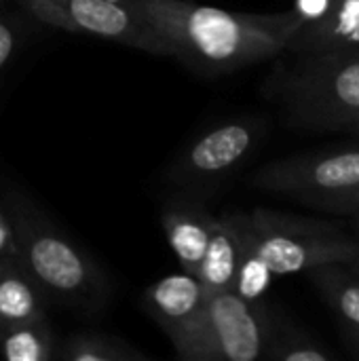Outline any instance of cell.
Wrapping results in <instances>:
<instances>
[{"mask_svg":"<svg viewBox=\"0 0 359 361\" xmlns=\"http://www.w3.org/2000/svg\"><path fill=\"white\" fill-rule=\"evenodd\" d=\"M138 11L163 40L167 57L201 76H220L279 57L303 25L296 8L262 15L193 0H140Z\"/></svg>","mask_w":359,"mask_h":361,"instance_id":"cell-1","label":"cell"},{"mask_svg":"<svg viewBox=\"0 0 359 361\" xmlns=\"http://www.w3.org/2000/svg\"><path fill=\"white\" fill-rule=\"evenodd\" d=\"M17 260L47 298L95 315L110 300V281L99 264L19 192L4 197Z\"/></svg>","mask_w":359,"mask_h":361,"instance_id":"cell-2","label":"cell"},{"mask_svg":"<svg viewBox=\"0 0 359 361\" xmlns=\"http://www.w3.org/2000/svg\"><path fill=\"white\" fill-rule=\"evenodd\" d=\"M262 91L292 127L359 131V55L290 53Z\"/></svg>","mask_w":359,"mask_h":361,"instance_id":"cell-3","label":"cell"},{"mask_svg":"<svg viewBox=\"0 0 359 361\" xmlns=\"http://www.w3.org/2000/svg\"><path fill=\"white\" fill-rule=\"evenodd\" d=\"M243 235L273 275H292L322 264H351L359 258V241L334 224L254 209L239 214Z\"/></svg>","mask_w":359,"mask_h":361,"instance_id":"cell-4","label":"cell"},{"mask_svg":"<svg viewBox=\"0 0 359 361\" xmlns=\"http://www.w3.org/2000/svg\"><path fill=\"white\" fill-rule=\"evenodd\" d=\"M267 307L233 290L209 292L203 317L178 353L182 361H256L264 357Z\"/></svg>","mask_w":359,"mask_h":361,"instance_id":"cell-5","label":"cell"},{"mask_svg":"<svg viewBox=\"0 0 359 361\" xmlns=\"http://www.w3.org/2000/svg\"><path fill=\"white\" fill-rule=\"evenodd\" d=\"M30 17L74 34L167 57L163 40L138 8L110 0H15Z\"/></svg>","mask_w":359,"mask_h":361,"instance_id":"cell-6","label":"cell"},{"mask_svg":"<svg viewBox=\"0 0 359 361\" xmlns=\"http://www.w3.org/2000/svg\"><path fill=\"white\" fill-rule=\"evenodd\" d=\"M258 121H229L203 131L169 165L165 180L186 195H203L226 180L256 148Z\"/></svg>","mask_w":359,"mask_h":361,"instance_id":"cell-7","label":"cell"},{"mask_svg":"<svg viewBox=\"0 0 359 361\" xmlns=\"http://www.w3.org/2000/svg\"><path fill=\"white\" fill-rule=\"evenodd\" d=\"M250 184L258 190L303 199L349 190L359 184V146L288 157L260 167Z\"/></svg>","mask_w":359,"mask_h":361,"instance_id":"cell-8","label":"cell"},{"mask_svg":"<svg viewBox=\"0 0 359 361\" xmlns=\"http://www.w3.org/2000/svg\"><path fill=\"white\" fill-rule=\"evenodd\" d=\"M303 19L288 44L296 55H359V0H296Z\"/></svg>","mask_w":359,"mask_h":361,"instance_id":"cell-9","label":"cell"},{"mask_svg":"<svg viewBox=\"0 0 359 361\" xmlns=\"http://www.w3.org/2000/svg\"><path fill=\"white\" fill-rule=\"evenodd\" d=\"M209 292L195 273L180 271L161 277L144 292V309L171 341L176 355L193 338Z\"/></svg>","mask_w":359,"mask_h":361,"instance_id":"cell-10","label":"cell"},{"mask_svg":"<svg viewBox=\"0 0 359 361\" xmlns=\"http://www.w3.org/2000/svg\"><path fill=\"white\" fill-rule=\"evenodd\" d=\"M216 216L205 209V205L195 195L171 197L161 214L163 233L171 252L176 254L182 271L195 273L203 252L207 247Z\"/></svg>","mask_w":359,"mask_h":361,"instance_id":"cell-11","label":"cell"},{"mask_svg":"<svg viewBox=\"0 0 359 361\" xmlns=\"http://www.w3.org/2000/svg\"><path fill=\"white\" fill-rule=\"evenodd\" d=\"M243 256V233L237 214L216 218L203 258L195 271L207 292H224L233 288Z\"/></svg>","mask_w":359,"mask_h":361,"instance_id":"cell-12","label":"cell"},{"mask_svg":"<svg viewBox=\"0 0 359 361\" xmlns=\"http://www.w3.org/2000/svg\"><path fill=\"white\" fill-rule=\"evenodd\" d=\"M47 300L17 258L0 256V328L47 315Z\"/></svg>","mask_w":359,"mask_h":361,"instance_id":"cell-13","label":"cell"},{"mask_svg":"<svg viewBox=\"0 0 359 361\" xmlns=\"http://www.w3.org/2000/svg\"><path fill=\"white\" fill-rule=\"evenodd\" d=\"M57 345L47 315L0 328V357L6 361L57 360Z\"/></svg>","mask_w":359,"mask_h":361,"instance_id":"cell-14","label":"cell"},{"mask_svg":"<svg viewBox=\"0 0 359 361\" xmlns=\"http://www.w3.org/2000/svg\"><path fill=\"white\" fill-rule=\"evenodd\" d=\"M264 357L277 361H328L330 353L284 315L267 309Z\"/></svg>","mask_w":359,"mask_h":361,"instance_id":"cell-15","label":"cell"},{"mask_svg":"<svg viewBox=\"0 0 359 361\" xmlns=\"http://www.w3.org/2000/svg\"><path fill=\"white\" fill-rule=\"evenodd\" d=\"M307 273L334 313L349 328L359 330V279L349 271V267L322 264Z\"/></svg>","mask_w":359,"mask_h":361,"instance_id":"cell-16","label":"cell"},{"mask_svg":"<svg viewBox=\"0 0 359 361\" xmlns=\"http://www.w3.org/2000/svg\"><path fill=\"white\" fill-rule=\"evenodd\" d=\"M57 360L61 361H148L150 357L131 343L102 334L78 332L57 345Z\"/></svg>","mask_w":359,"mask_h":361,"instance_id":"cell-17","label":"cell"},{"mask_svg":"<svg viewBox=\"0 0 359 361\" xmlns=\"http://www.w3.org/2000/svg\"><path fill=\"white\" fill-rule=\"evenodd\" d=\"M237 222H239V214H237ZM239 226H241V222H239ZM241 233H243V228H241ZM271 277H273V273L260 260V256L252 250V245L248 243V239L243 235V256H241V262H239V269H237L231 290L248 302H260L267 288L271 286Z\"/></svg>","mask_w":359,"mask_h":361,"instance_id":"cell-18","label":"cell"},{"mask_svg":"<svg viewBox=\"0 0 359 361\" xmlns=\"http://www.w3.org/2000/svg\"><path fill=\"white\" fill-rule=\"evenodd\" d=\"M23 42V23L15 15H2L0 11V72L11 63Z\"/></svg>","mask_w":359,"mask_h":361,"instance_id":"cell-19","label":"cell"},{"mask_svg":"<svg viewBox=\"0 0 359 361\" xmlns=\"http://www.w3.org/2000/svg\"><path fill=\"white\" fill-rule=\"evenodd\" d=\"M307 203L326 212H334V214H358L359 216V184L349 190L313 197Z\"/></svg>","mask_w":359,"mask_h":361,"instance_id":"cell-20","label":"cell"},{"mask_svg":"<svg viewBox=\"0 0 359 361\" xmlns=\"http://www.w3.org/2000/svg\"><path fill=\"white\" fill-rule=\"evenodd\" d=\"M0 256L17 258L15 239H13V231H11V222H8L4 203H0Z\"/></svg>","mask_w":359,"mask_h":361,"instance_id":"cell-21","label":"cell"},{"mask_svg":"<svg viewBox=\"0 0 359 361\" xmlns=\"http://www.w3.org/2000/svg\"><path fill=\"white\" fill-rule=\"evenodd\" d=\"M349 341H351L353 349L358 351V355H359V330H355V328H349Z\"/></svg>","mask_w":359,"mask_h":361,"instance_id":"cell-22","label":"cell"},{"mask_svg":"<svg viewBox=\"0 0 359 361\" xmlns=\"http://www.w3.org/2000/svg\"><path fill=\"white\" fill-rule=\"evenodd\" d=\"M110 2L125 4V6H131V8H138V4H140V0H110Z\"/></svg>","mask_w":359,"mask_h":361,"instance_id":"cell-23","label":"cell"},{"mask_svg":"<svg viewBox=\"0 0 359 361\" xmlns=\"http://www.w3.org/2000/svg\"><path fill=\"white\" fill-rule=\"evenodd\" d=\"M347 267H349V271H351V273H353V275L359 279V258L358 260H353L351 264H347Z\"/></svg>","mask_w":359,"mask_h":361,"instance_id":"cell-24","label":"cell"},{"mask_svg":"<svg viewBox=\"0 0 359 361\" xmlns=\"http://www.w3.org/2000/svg\"><path fill=\"white\" fill-rule=\"evenodd\" d=\"M2 4H4V0H0V11H2Z\"/></svg>","mask_w":359,"mask_h":361,"instance_id":"cell-25","label":"cell"},{"mask_svg":"<svg viewBox=\"0 0 359 361\" xmlns=\"http://www.w3.org/2000/svg\"><path fill=\"white\" fill-rule=\"evenodd\" d=\"M358 224H359V218H358Z\"/></svg>","mask_w":359,"mask_h":361,"instance_id":"cell-26","label":"cell"}]
</instances>
